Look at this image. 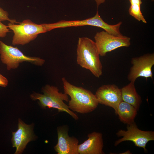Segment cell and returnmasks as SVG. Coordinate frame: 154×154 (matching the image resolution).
Masks as SVG:
<instances>
[{"mask_svg":"<svg viewBox=\"0 0 154 154\" xmlns=\"http://www.w3.org/2000/svg\"><path fill=\"white\" fill-rule=\"evenodd\" d=\"M94 39L100 56H106L107 52L118 48L128 47L131 45L130 37L122 35H114L105 31L97 33Z\"/></svg>","mask_w":154,"mask_h":154,"instance_id":"52a82bcc","label":"cell"},{"mask_svg":"<svg viewBox=\"0 0 154 154\" xmlns=\"http://www.w3.org/2000/svg\"><path fill=\"white\" fill-rule=\"evenodd\" d=\"M76 62L82 68L90 71L96 77L102 74V66L94 41L87 37L78 38L76 49Z\"/></svg>","mask_w":154,"mask_h":154,"instance_id":"7a4b0ae2","label":"cell"},{"mask_svg":"<svg viewBox=\"0 0 154 154\" xmlns=\"http://www.w3.org/2000/svg\"><path fill=\"white\" fill-rule=\"evenodd\" d=\"M42 94L34 92L30 95L33 100L39 101L40 106L42 108H54L58 112H64L71 116L75 119H78V116L71 110L64 102H68V96L65 93L59 92L57 86L46 84L42 88Z\"/></svg>","mask_w":154,"mask_h":154,"instance_id":"3957f363","label":"cell"},{"mask_svg":"<svg viewBox=\"0 0 154 154\" xmlns=\"http://www.w3.org/2000/svg\"><path fill=\"white\" fill-rule=\"evenodd\" d=\"M131 4H137L141 5L142 2L141 0H129Z\"/></svg>","mask_w":154,"mask_h":154,"instance_id":"ffe728a7","label":"cell"},{"mask_svg":"<svg viewBox=\"0 0 154 154\" xmlns=\"http://www.w3.org/2000/svg\"><path fill=\"white\" fill-rule=\"evenodd\" d=\"M131 63L132 66L127 76L129 81L135 82L139 77L153 79L152 68L154 65V53H148L133 58Z\"/></svg>","mask_w":154,"mask_h":154,"instance_id":"9c48e42d","label":"cell"},{"mask_svg":"<svg viewBox=\"0 0 154 154\" xmlns=\"http://www.w3.org/2000/svg\"><path fill=\"white\" fill-rule=\"evenodd\" d=\"M8 81L5 77L0 74V86L5 87L8 85Z\"/></svg>","mask_w":154,"mask_h":154,"instance_id":"d6986e66","label":"cell"},{"mask_svg":"<svg viewBox=\"0 0 154 154\" xmlns=\"http://www.w3.org/2000/svg\"><path fill=\"white\" fill-rule=\"evenodd\" d=\"M8 26L6 25L0 21V38L5 37L9 32Z\"/></svg>","mask_w":154,"mask_h":154,"instance_id":"ac0fdd59","label":"cell"},{"mask_svg":"<svg viewBox=\"0 0 154 154\" xmlns=\"http://www.w3.org/2000/svg\"><path fill=\"white\" fill-rule=\"evenodd\" d=\"M127 129L126 131L121 129L116 133L118 137H122L115 142V146H117L123 141H130L134 143L135 146L142 148L146 151L147 143L149 141L154 140V131L140 130L135 122L127 124Z\"/></svg>","mask_w":154,"mask_h":154,"instance_id":"ba28073f","label":"cell"},{"mask_svg":"<svg viewBox=\"0 0 154 154\" xmlns=\"http://www.w3.org/2000/svg\"><path fill=\"white\" fill-rule=\"evenodd\" d=\"M19 24L9 23L8 27L14 35L12 40L13 45H23L34 40L40 34L47 31L42 24H38L29 19H25Z\"/></svg>","mask_w":154,"mask_h":154,"instance_id":"5b68a950","label":"cell"},{"mask_svg":"<svg viewBox=\"0 0 154 154\" xmlns=\"http://www.w3.org/2000/svg\"><path fill=\"white\" fill-rule=\"evenodd\" d=\"M0 58L2 63L7 66L8 70L16 69L19 64L27 62L38 66H42L45 60L38 57L25 55L17 47L5 44L0 40Z\"/></svg>","mask_w":154,"mask_h":154,"instance_id":"8992f818","label":"cell"},{"mask_svg":"<svg viewBox=\"0 0 154 154\" xmlns=\"http://www.w3.org/2000/svg\"><path fill=\"white\" fill-rule=\"evenodd\" d=\"M88 138L78 145L79 154H102L103 141L101 133L94 132L88 135Z\"/></svg>","mask_w":154,"mask_h":154,"instance_id":"4fadbf2b","label":"cell"},{"mask_svg":"<svg viewBox=\"0 0 154 154\" xmlns=\"http://www.w3.org/2000/svg\"><path fill=\"white\" fill-rule=\"evenodd\" d=\"M33 126V123L27 124L20 119H19L17 129L12 133V147L16 149L15 154L22 153L28 143L35 139Z\"/></svg>","mask_w":154,"mask_h":154,"instance_id":"30bf717a","label":"cell"},{"mask_svg":"<svg viewBox=\"0 0 154 154\" xmlns=\"http://www.w3.org/2000/svg\"><path fill=\"white\" fill-rule=\"evenodd\" d=\"M96 1L97 8L98 7L99 5L101 4L104 3L106 0H94Z\"/></svg>","mask_w":154,"mask_h":154,"instance_id":"44dd1931","label":"cell"},{"mask_svg":"<svg viewBox=\"0 0 154 154\" xmlns=\"http://www.w3.org/2000/svg\"><path fill=\"white\" fill-rule=\"evenodd\" d=\"M140 6L141 5L137 4H131L128 11L129 13L138 21L146 23L147 21L141 11Z\"/></svg>","mask_w":154,"mask_h":154,"instance_id":"2e32d148","label":"cell"},{"mask_svg":"<svg viewBox=\"0 0 154 154\" xmlns=\"http://www.w3.org/2000/svg\"><path fill=\"white\" fill-rule=\"evenodd\" d=\"M8 21L12 23H18L15 19H11L9 17V14L0 7V21Z\"/></svg>","mask_w":154,"mask_h":154,"instance_id":"e0dca14e","label":"cell"},{"mask_svg":"<svg viewBox=\"0 0 154 154\" xmlns=\"http://www.w3.org/2000/svg\"><path fill=\"white\" fill-rule=\"evenodd\" d=\"M137 111L132 106L122 101L119 104L116 113L121 121L129 124L134 122Z\"/></svg>","mask_w":154,"mask_h":154,"instance_id":"9a60e30c","label":"cell"},{"mask_svg":"<svg viewBox=\"0 0 154 154\" xmlns=\"http://www.w3.org/2000/svg\"><path fill=\"white\" fill-rule=\"evenodd\" d=\"M134 83V82H130L128 84L121 89V90L122 101L132 106L138 111L142 100L136 91Z\"/></svg>","mask_w":154,"mask_h":154,"instance_id":"5bb4252c","label":"cell"},{"mask_svg":"<svg viewBox=\"0 0 154 154\" xmlns=\"http://www.w3.org/2000/svg\"><path fill=\"white\" fill-rule=\"evenodd\" d=\"M47 31L53 29L70 27H77L89 25L101 28L109 33L115 36L120 34V23L114 25H109L105 22L101 17L98 12L93 17L82 20H61L51 23L42 24Z\"/></svg>","mask_w":154,"mask_h":154,"instance_id":"277c9868","label":"cell"},{"mask_svg":"<svg viewBox=\"0 0 154 154\" xmlns=\"http://www.w3.org/2000/svg\"><path fill=\"white\" fill-rule=\"evenodd\" d=\"M64 93L70 98L68 107L72 111L82 114L91 112L99 103L95 94L90 91L72 84L65 78H62Z\"/></svg>","mask_w":154,"mask_h":154,"instance_id":"6da1fadb","label":"cell"},{"mask_svg":"<svg viewBox=\"0 0 154 154\" xmlns=\"http://www.w3.org/2000/svg\"><path fill=\"white\" fill-rule=\"evenodd\" d=\"M131 153L130 152V151H129V150H127V151H126L124 152V153H120V154H131Z\"/></svg>","mask_w":154,"mask_h":154,"instance_id":"7402d4cb","label":"cell"},{"mask_svg":"<svg viewBox=\"0 0 154 154\" xmlns=\"http://www.w3.org/2000/svg\"><path fill=\"white\" fill-rule=\"evenodd\" d=\"M58 142L54 149L58 154H79L78 152V140L68 134V126L64 125L57 129Z\"/></svg>","mask_w":154,"mask_h":154,"instance_id":"7c38bea8","label":"cell"},{"mask_svg":"<svg viewBox=\"0 0 154 154\" xmlns=\"http://www.w3.org/2000/svg\"><path fill=\"white\" fill-rule=\"evenodd\" d=\"M95 95L99 104L112 108L115 113L119 104L122 101L121 89L114 84L101 86Z\"/></svg>","mask_w":154,"mask_h":154,"instance_id":"8fae6325","label":"cell"}]
</instances>
